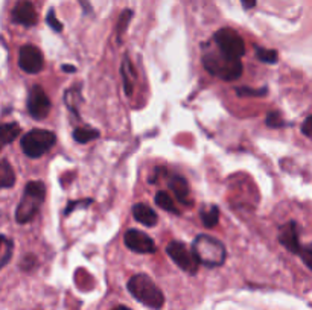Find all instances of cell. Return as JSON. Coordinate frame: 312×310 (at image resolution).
<instances>
[{
  "label": "cell",
  "instance_id": "obj_29",
  "mask_svg": "<svg viewBox=\"0 0 312 310\" xmlns=\"http://www.w3.org/2000/svg\"><path fill=\"white\" fill-rule=\"evenodd\" d=\"M300 255L303 257V261H305V265H306V266H308V268L311 269V268H312L311 247H305V248H302V252H300Z\"/></svg>",
  "mask_w": 312,
  "mask_h": 310
},
{
  "label": "cell",
  "instance_id": "obj_25",
  "mask_svg": "<svg viewBox=\"0 0 312 310\" xmlns=\"http://www.w3.org/2000/svg\"><path fill=\"white\" fill-rule=\"evenodd\" d=\"M266 125H268L270 128H283L286 124H285V121L282 119L280 113L271 111V113H268V116H266Z\"/></svg>",
  "mask_w": 312,
  "mask_h": 310
},
{
  "label": "cell",
  "instance_id": "obj_9",
  "mask_svg": "<svg viewBox=\"0 0 312 310\" xmlns=\"http://www.w3.org/2000/svg\"><path fill=\"white\" fill-rule=\"evenodd\" d=\"M44 65L41 51L34 44H25L18 51V67L25 73H38Z\"/></svg>",
  "mask_w": 312,
  "mask_h": 310
},
{
  "label": "cell",
  "instance_id": "obj_2",
  "mask_svg": "<svg viewBox=\"0 0 312 310\" xmlns=\"http://www.w3.org/2000/svg\"><path fill=\"white\" fill-rule=\"evenodd\" d=\"M128 292L142 304L149 309H162L165 304V295L162 289L146 275V274H136L128 280Z\"/></svg>",
  "mask_w": 312,
  "mask_h": 310
},
{
  "label": "cell",
  "instance_id": "obj_1",
  "mask_svg": "<svg viewBox=\"0 0 312 310\" xmlns=\"http://www.w3.org/2000/svg\"><path fill=\"white\" fill-rule=\"evenodd\" d=\"M190 251L198 265H203L206 268H219L226 263L227 258V249L224 244L209 234L196 236Z\"/></svg>",
  "mask_w": 312,
  "mask_h": 310
},
{
  "label": "cell",
  "instance_id": "obj_10",
  "mask_svg": "<svg viewBox=\"0 0 312 310\" xmlns=\"http://www.w3.org/2000/svg\"><path fill=\"white\" fill-rule=\"evenodd\" d=\"M125 247L137 254H154L155 244L154 241L140 230H128L124 236Z\"/></svg>",
  "mask_w": 312,
  "mask_h": 310
},
{
  "label": "cell",
  "instance_id": "obj_12",
  "mask_svg": "<svg viewBox=\"0 0 312 310\" xmlns=\"http://www.w3.org/2000/svg\"><path fill=\"white\" fill-rule=\"evenodd\" d=\"M279 242L293 254H300L302 252V245H300V239H299V230H297V224L294 221L285 224L280 228Z\"/></svg>",
  "mask_w": 312,
  "mask_h": 310
},
{
  "label": "cell",
  "instance_id": "obj_24",
  "mask_svg": "<svg viewBox=\"0 0 312 310\" xmlns=\"http://www.w3.org/2000/svg\"><path fill=\"white\" fill-rule=\"evenodd\" d=\"M257 58L265 64H274L277 62V52L273 49H265V47H257L256 49Z\"/></svg>",
  "mask_w": 312,
  "mask_h": 310
},
{
  "label": "cell",
  "instance_id": "obj_4",
  "mask_svg": "<svg viewBox=\"0 0 312 310\" xmlns=\"http://www.w3.org/2000/svg\"><path fill=\"white\" fill-rule=\"evenodd\" d=\"M46 198V186L41 181H31L25 187L23 196L15 210V221L18 224H29L38 214Z\"/></svg>",
  "mask_w": 312,
  "mask_h": 310
},
{
  "label": "cell",
  "instance_id": "obj_22",
  "mask_svg": "<svg viewBox=\"0 0 312 310\" xmlns=\"http://www.w3.org/2000/svg\"><path fill=\"white\" fill-rule=\"evenodd\" d=\"M64 101H65V105L70 111H73L75 114H78L76 111V107L81 101V93H79V88L78 87H73L70 90L65 91V96H64Z\"/></svg>",
  "mask_w": 312,
  "mask_h": 310
},
{
  "label": "cell",
  "instance_id": "obj_17",
  "mask_svg": "<svg viewBox=\"0 0 312 310\" xmlns=\"http://www.w3.org/2000/svg\"><path fill=\"white\" fill-rule=\"evenodd\" d=\"M15 184V172L6 160H0V190Z\"/></svg>",
  "mask_w": 312,
  "mask_h": 310
},
{
  "label": "cell",
  "instance_id": "obj_7",
  "mask_svg": "<svg viewBox=\"0 0 312 310\" xmlns=\"http://www.w3.org/2000/svg\"><path fill=\"white\" fill-rule=\"evenodd\" d=\"M166 254L169 255V258L187 274H196L198 272V261L195 260L192 251L187 248L185 244L179 242V241H172L168 244L166 247Z\"/></svg>",
  "mask_w": 312,
  "mask_h": 310
},
{
  "label": "cell",
  "instance_id": "obj_19",
  "mask_svg": "<svg viewBox=\"0 0 312 310\" xmlns=\"http://www.w3.org/2000/svg\"><path fill=\"white\" fill-rule=\"evenodd\" d=\"M155 204L160 208H163V210H166V211H169L172 214H180V210L177 208L175 202L172 201V198H171V195L168 192H159L155 195Z\"/></svg>",
  "mask_w": 312,
  "mask_h": 310
},
{
  "label": "cell",
  "instance_id": "obj_32",
  "mask_svg": "<svg viewBox=\"0 0 312 310\" xmlns=\"http://www.w3.org/2000/svg\"><path fill=\"white\" fill-rule=\"evenodd\" d=\"M79 2H82V6H84V11H85V12H90V11H92V8H90V5H88L87 0H79Z\"/></svg>",
  "mask_w": 312,
  "mask_h": 310
},
{
  "label": "cell",
  "instance_id": "obj_18",
  "mask_svg": "<svg viewBox=\"0 0 312 310\" xmlns=\"http://www.w3.org/2000/svg\"><path fill=\"white\" fill-rule=\"evenodd\" d=\"M12 254H14V242L6 236H0V269L11 261Z\"/></svg>",
  "mask_w": 312,
  "mask_h": 310
},
{
  "label": "cell",
  "instance_id": "obj_21",
  "mask_svg": "<svg viewBox=\"0 0 312 310\" xmlns=\"http://www.w3.org/2000/svg\"><path fill=\"white\" fill-rule=\"evenodd\" d=\"M201 221H203L204 227L213 228L219 221V208L216 205H212L209 208L201 210Z\"/></svg>",
  "mask_w": 312,
  "mask_h": 310
},
{
  "label": "cell",
  "instance_id": "obj_33",
  "mask_svg": "<svg viewBox=\"0 0 312 310\" xmlns=\"http://www.w3.org/2000/svg\"><path fill=\"white\" fill-rule=\"evenodd\" d=\"M62 68H64V71H70V73L76 71V68H75V67H72V65H62Z\"/></svg>",
  "mask_w": 312,
  "mask_h": 310
},
{
  "label": "cell",
  "instance_id": "obj_13",
  "mask_svg": "<svg viewBox=\"0 0 312 310\" xmlns=\"http://www.w3.org/2000/svg\"><path fill=\"white\" fill-rule=\"evenodd\" d=\"M132 216L137 222H140L145 227H154L159 222V216L154 211V208H151L149 205L143 204V202H137L132 207Z\"/></svg>",
  "mask_w": 312,
  "mask_h": 310
},
{
  "label": "cell",
  "instance_id": "obj_3",
  "mask_svg": "<svg viewBox=\"0 0 312 310\" xmlns=\"http://www.w3.org/2000/svg\"><path fill=\"white\" fill-rule=\"evenodd\" d=\"M203 65L206 67V70L210 75H213L222 81H236L242 75L241 58L226 55L221 51L206 52L203 55Z\"/></svg>",
  "mask_w": 312,
  "mask_h": 310
},
{
  "label": "cell",
  "instance_id": "obj_11",
  "mask_svg": "<svg viewBox=\"0 0 312 310\" xmlns=\"http://www.w3.org/2000/svg\"><path fill=\"white\" fill-rule=\"evenodd\" d=\"M12 20L28 28L37 25L38 15H37L35 6L29 0H20L12 9Z\"/></svg>",
  "mask_w": 312,
  "mask_h": 310
},
{
  "label": "cell",
  "instance_id": "obj_23",
  "mask_svg": "<svg viewBox=\"0 0 312 310\" xmlns=\"http://www.w3.org/2000/svg\"><path fill=\"white\" fill-rule=\"evenodd\" d=\"M132 17V11L131 9H125L124 12L119 15V20H118V25H116V35H118V40L121 41L124 34L126 32V28L129 25V20Z\"/></svg>",
  "mask_w": 312,
  "mask_h": 310
},
{
  "label": "cell",
  "instance_id": "obj_16",
  "mask_svg": "<svg viewBox=\"0 0 312 310\" xmlns=\"http://www.w3.org/2000/svg\"><path fill=\"white\" fill-rule=\"evenodd\" d=\"M121 73H122V78H124L125 93H126V96H131L132 90H134V82H136V70H134L132 62L129 61L128 57L124 58L122 67H121Z\"/></svg>",
  "mask_w": 312,
  "mask_h": 310
},
{
  "label": "cell",
  "instance_id": "obj_5",
  "mask_svg": "<svg viewBox=\"0 0 312 310\" xmlns=\"http://www.w3.org/2000/svg\"><path fill=\"white\" fill-rule=\"evenodd\" d=\"M57 141V135L48 129H32L21 137V149L29 158H40L49 152Z\"/></svg>",
  "mask_w": 312,
  "mask_h": 310
},
{
  "label": "cell",
  "instance_id": "obj_30",
  "mask_svg": "<svg viewBox=\"0 0 312 310\" xmlns=\"http://www.w3.org/2000/svg\"><path fill=\"white\" fill-rule=\"evenodd\" d=\"M311 124H312V116H308L303 122V126H302V132L306 135V137H311Z\"/></svg>",
  "mask_w": 312,
  "mask_h": 310
},
{
  "label": "cell",
  "instance_id": "obj_28",
  "mask_svg": "<svg viewBox=\"0 0 312 310\" xmlns=\"http://www.w3.org/2000/svg\"><path fill=\"white\" fill-rule=\"evenodd\" d=\"M93 201L92 199H84V201H73V202H69L67 208H65V214H70L75 208L78 207H88Z\"/></svg>",
  "mask_w": 312,
  "mask_h": 310
},
{
  "label": "cell",
  "instance_id": "obj_15",
  "mask_svg": "<svg viewBox=\"0 0 312 310\" xmlns=\"http://www.w3.org/2000/svg\"><path fill=\"white\" fill-rule=\"evenodd\" d=\"M21 132V128L17 124L0 125V151L11 145Z\"/></svg>",
  "mask_w": 312,
  "mask_h": 310
},
{
  "label": "cell",
  "instance_id": "obj_26",
  "mask_svg": "<svg viewBox=\"0 0 312 310\" xmlns=\"http://www.w3.org/2000/svg\"><path fill=\"white\" fill-rule=\"evenodd\" d=\"M236 93H238V96H253V98H260V96H265V94H266V88L254 90V88H249V87H241V88H236Z\"/></svg>",
  "mask_w": 312,
  "mask_h": 310
},
{
  "label": "cell",
  "instance_id": "obj_27",
  "mask_svg": "<svg viewBox=\"0 0 312 310\" xmlns=\"http://www.w3.org/2000/svg\"><path fill=\"white\" fill-rule=\"evenodd\" d=\"M46 20H48V25L55 31V32H61L62 31V25L60 23V20L57 18V15H55V12L51 9L49 12H48V17H46Z\"/></svg>",
  "mask_w": 312,
  "mask_h": 310
},
{
  "label": "cell",
  "instance_id": "obj_31",
  "mask_svg": "<svg viewBox=\"0 0 312 310\" xmlns=\"http://www.w3.org/2000/svg\"><path fill=\"white\" fill-rule=\"evenodd\" d=\"M241 2H242V6L246 9H251V8L256 6V0H241Z\"/></svg>",
  "mask_w": 312,
  "mask_h": 310
},
{
  "label": "cell",
  "instance_id": "obj_20",
  "mask_svg": "<svg viewBox=\"0 0 312 310\" xmlns=\"http://www.w3.org/2000/svg\"><path fill=\"white\" fill-rule=\"evenodd\" d=\"M98 137H99V131H98V129L85 128V126L76 128L75 132H73V138H75V141H78V143H88V141H92V140H95V138H98Z\"/></svg>",
  "mask_w": 312,
  "mask_h": 310
},
{
  "label": "cell",
  "instance_id": "obj_8",
  "mask_svg": "<svg viewBox=\"0 0 312 310\" xmlns=\"http://www.w3.org/2000/svg\"><path fill=\"white\" fill-rule=\"evenodd\" d=\"M51 99L46 94V91L41 87H32L28 96V113L37 119L41 121L49 116L51 113Z\"/></svg>",
  "mask_w": 312,
  "mask_h": 310
},
{
  "label": "cell",
  "instance_id": "obj_6",
  "mask_svg": "<svg viewBox=\"0 0 312 310\" xmlns=\"http://www.w3.org/2000/svg\"><path fill=\"white\" fill-rule=\"evenodd\" d=\"M213 40L218 46V51L224 52L226 55H230L235 58H242L246 54V43H244L242 37L230 28H222V29L216 31Z\"/></svg>",
  "mask_w": 312,
  "mask_h": 310
},
{
  "label": "cell",
  "instance_id": "obj_34",
  "mask_svg": "<svg viewBox=\"0 0 312 310\" xmlns=\"http://www.w3.org/2000/svg\"><path fill=\"white\" fill-rule=\"evenodd\" d=\"M113 310H129L128 307H125V306H118V307H115Z\"/></svg>",
  "mask_w": 312,
  "mask_h": 310
},
{
  "label": "cell",
  "instance_id": "obj_14",
  "mask_svg": "<svg viewBox=\"0 0 312 310\" xmlns=\"http://www.w3.org/2000/svg\"><path fill=\"white\" fill-rule=\"evenodd\" d=\"M169 188L174 192L175 198L179 199V202H182L183 205H192L190 204V190H189V184L183 177L179 175H172L169 180Z\"/></svg>",
  "mask_w": 312,
  "mask_h": 310
}]
</instances>
